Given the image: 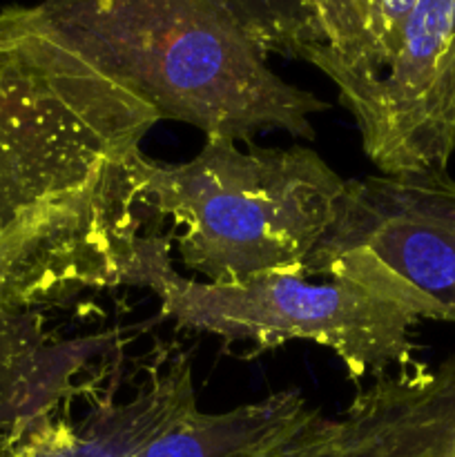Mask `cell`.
<instances>
[{"mask_svg":"<svg viewBox=\"0 0 455 457\" xmlns=\"http://www.w3.org/2000/svg\"><path fill=\"white\" fill-rule=\"evenodd\" d=\"M156 123L34 4L0 9V312L134 286L152 232L132 165Z\"/></svg>","mask_w":455,"mask_h":457,"instance_id":"cell-1","label":"cell"},{"mask_svg":"<svg viewBox=\"0 0 455 457\" xmlns=\"http://www.w3.org/2000/svg\"><path fill=\"white\" fill-rule=\"evenodd\" d=\"M36 16L76 56L205 138L285 132L315 141L328 101L281 79L223 0H40Z\"/></svg>","mask_w":455,"mask_h":457,"instance_id":"cell-2","label":"cell"},{"mask_svg":"<svg viewBox=\"0 0 455 457\" xmlns=\"http://www.w3.org/2000/svg\"><path fill=\"white\" fill-rule=\"evenodd\" d=\"M132 170L143 210L172 221L183 266L219 286L302 275L346 186L299 143L241 150L232 138H205L190 161L138 152Z\"/></svg>","mask_w":455,"mask_h":457,"instance_id":"cell-3","label":"cell"},{"mask_svg":"<svg viewBox=\"0 0 455 457\" xmlns=\"http://www.w3.org/2000/svg\"><path fill=\"white\" fill-rule=\"evenodd\" d=\"M310 404L277 391L205 413L190 353L174 344L125 369L114 346L0 440V457H235L297 422Z\"/></svg>","mask_w":455,"mask_h":457,"instance_id":"cell-4","label":"cell"},{"mask_svg":"<svg viewBox=\"0 0 455 457\" xmlns=\"http://www.w3.org/2000/svg\"><path fill=\"white\" fill-rule=\"evenodd\" d=\"M145 288L161 315L178 328L214 335L228 344L272 351L310 342L335 353L348 378H382L413 364L418 317L342 279L270 275L239 286L187 279L172 254L152 268Z\"/></svg>","mask_w":455,"mask_h":457,"instance_id":"cell-5","label":"cell"},{"mask_svg":"<svg viewBox=\"0 0 455 457\" xmlns=\"http://www.w3.org/2000/svg\"><path fill=\"white\" fill-rule=\"evenodd\" d=\"M302 277L348 281L419 321L455 324V179L419 170L346 181Z\"/></svg>","mask_w":455,"mask_h":457,"instance_id":"cell-6","label":"cell"},{"mask_svg":"<svg viewBox=\"0 0 455 457\" xmlns=\"http://www.w3.org/2000/svg\"><path fill=\"white\" fill-rule=\"evenodd\" d=\"M343 107L379 174L446 170L455 154V0H415L391 65Z\"/></svg>","mask_w":455,"mask_h":457,"instance_id":"cell-7","label":"cell"},{"mask_svg":"<svg viewBox=\"0 0 455 457\" xmlns=\"http://www.w3.org/2000/svg\"><path fill=\"white\" fill-rule=\"evenodd\" d=\"M235 457H455V355L373 379L339 415L310 406Z\"/></svg>","mask_w":455,"mask_h":457,"instance_id":"cell-8","label":"cell"},{"mask_svg":"<svg viewBox=\"0 0 455 457\" xmlns=\"http://www.w3.org/2000/svg\"><path fill=\"white\" fill-rule=\"evenodd\" d=\"M112 339H54L38 311L0 312V440L47 404Z\"/></svg>","mask_w":455,"mask_h":457,"instance_id":"cell-9","label":"cell"},{"mask_svg":"<svg viewBox=\"0 0 455 457\" xmlns=\"http://www.w3.org/2000/svg\"><path fill=\"white\" fill-rule=\"evenodd\" d=\"M415 0H315L321 47L306 62L328 76L348 105L391 65Z\"/></svg>","mask_w":455,"mask_h":457,"instance_id":"cell-10","label":"cell"},{"mask_svg":"<svg viewBox=\"0 0 455 457\" xmlns=\"http://www.w3.org/2000/svg\"><path fill=\"white\" fill-rule=\"evenodd\" d=\"M266 54L308 61L321 47L315 0H223Z\"/></svg>","mask_w":455,"mask_h":457,"instance_id":"cell-11","label":"cell"}]
</instances>
